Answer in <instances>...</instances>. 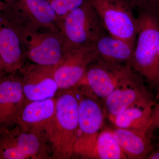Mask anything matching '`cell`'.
<instances>
[{
	"label": "cell",
	"instance_id": "6da1fadb",
	"mask_svg": "<svg viewBox=\"0 0 159 159\" xmlns=\"http://www.w3.org/2000/svg\"><path fill=\"white\" fill-rule=\"evenodd\" d=\"M56 99L55 113L44 130L57 159H69L74 154L79 135L77 87L64 90Z\"/></svg>",
	"mask_w": 159,
	"mask_h": 159
},
{
	"label": "cell",
	"instance_id": "7a4b0ae2",
	"mask_svg": "<svg viewBox=\"0 0 159 159\" xmlns=\"http://www.w3.org/2000/svg\"><path fill=\"white\" fill-rule=\"evenodd\" d=\"M137 38L130 64L152 85L159 83V15L138 11Z\"/></svg>",
	"mask_w": 159,
	"mask_h": 159
},
{
	"label": "cell",
	"instance_id": "3957f363",
	"mask_svg": "<svg viewBox=\"0 0 159 159\" xmlns=\"http://www.w3.org/2000/svg\"><path fill=\"white\" fill-rule=\"evenodd\" d=\"M0 16L19 34L43 29L59 32L58 16L47 0L0 2Z\"/></svg>",
	"mask_w": 159,
	"mask_h": 159
},
{
	"label": "cell",
	"instance_id": "277c9868",
	"mask_svg": "<svg viewBox=\"0 0 159 159\" xmlns=\"http://www.w3.org/2000/svg\"><path fill=\"white\" fill-rule=\"evenodd\" d=\"M57 27L67 50L93 43L106 31L97 12L86 1L58 20Z\"/></svg>",
	"mask_w": 159,
	"mask_h": 159
},
{
	"label": "cell",
	"instance_id": "5b68a950",
	"mask_svg": "<svg viewBox=\"0 0 159 159\" xmlns=\"http://www.w3.org/2000/svg\"><path fill=\"white\" fill-rule=\"evenodd\" d=\"M97 12L106 31L135 46L138 21L127 0H86Z\"/></svg>",
	"mask_w": 159,
	"mask_h": 159
},
{
	"label": "cell",
	"instance_id": "8992f818",
	"mask_svg": "<svg viewBox=\"0 0 159 159\" xmlns=\"http://www.w3.org/2000/svg\"><path fill=\"white\" fill-rule=\"evenodd\" d=\"M86 87L87 91H83L78 98L79 135L74 148L75 153L80 155L94 150L105 115L99 98Z\"/></svg>",
	"mask_w": 159,
	"mask_h": 159
},
{
	"label": "cell",
	"instance_id": "52a82bcc",
	"mask_svg": "<svg viewBox=\"0 0 159 159\" xmlns=\"http://www.w3.org/2000/svg\"><path fill=\"white\" fill-rule=\"evenodd\" d=\"M26 58L35 64L56 66L67 49L59 32L43 29L19 34Z\"/></svg>",
	"mask_w": 159,
	"mask_h": 159
},
{
	"label": "cell",
	"instance_id": "ba28073f",
	"mask_svg": "<svg viewBox=\"0 0 159 159\" xmlns=\"http://www.w3.org/2000/svg\"><path fill=\"white\" fill-rule=\"evenodd\" d=\"M134 70L122 84L104 99L109 116H116L127 109L146 108L155 104L150 93Z\"/></svg>",
	"mask_w": 159,
	"mask_h": 159
},
{
	"label": "cell",
	"instance_id": "9c48e42d",
	"mask_svg": "<svg viewBox=\"0 0 159 159\" xmlns=\"http://www.w3.org/2000/svg\"><path fill=\"white\" fill-rule=\"evenodd\" d=\"M99 59L94 43L67 50L54 71L58 89L64 90L77 86L89 67Z\"/></svg>",
	"mask_w": 159,
	"mask_h": 159
},
{
	"label": "cell",
	"instance_id": "30bf717a",
	"mask_svg": "<svg viewBox=\"0 0 159 159\" xmlns=\"http://www.w3.org/2000/svg\"><path fill=\"white\" fill-rule=\"evenodd\" d=\"M132 70L130 62L116 64L99 59L89 67L78 85L86 86L98 98L104 99L122 84Z\"/></svg>",
	"mask_w": 159,
	"mask_h": 159
},
{
	"label": "cell",
	"instance_id": "8fae6325",
	"mask_svg": "<svg viewBox=\"0 0 159 159\" xmlns=\"http://www.w3.org/2000/svg\"><path fill=\"white\" fill-rule=\"evenodd\" d=\"M56 66L33 63L21 69L23 91L26 101H37L54 97L58 90L54 78Z\"/></svg>",
	"mask_w": 159,
	"mask_h": 159
},
{
	"label": "cell",
	"instance_id": "7c38bea8",
	"mask_svg": "<svg viewBox=\"0 0 159 159\" xmlns=\"http://www.w3.org/2000/svg\"><path fill=\"white\" fill-rule=\"evenodd\" d=\"M45 136L42 132L21 128L12 144L3 150L2 157L6 159L46 158Z\"/></svg>",
	"mask_w": 159,
	"mask_h": 159
},
{
	"label": "cell",
	"instance_id": "4fadbf2b",
	"mask_svg": "<svg viewBox=\"0 0 159 159\" xmlns=\"http://www.w3.org/2000/svg\"><path fill=\"white\" fill-rule=\"evenodd\" d=\"M0 53L4 66L10 71L20 70L26 58L19 34L0 16Z\"/></svg>",
	"mask_w": 159,
	"mask_h": 159
},
{
	"label": "cell",
	"instance_id": "5bb4252c",
	"mask_svg": "<svg viewBox=\"0 0 159 159\" xmlns=\"http://www.w3.org/2000/svg\"><path fill=\"white\" fill-rule=\"evenodd\" d=\"M55 106L56 98L54 97L26 101L18 116L20 126L25 129L37 130L44 133L45 129L54 117Z\"/></svg>",
	"mask_w": 159,
	"mask_h": 159
},
{
	"label": "cell",
	"instance_id": "9a60e30c",
	"mask_svg": "<svg viewBox=\"0 0 159 159\" xmlns=\"http://www.w3.org/2000/svg\"><path fill=\"white\" fill-rule=\"evenodd\" d=\"M94 45L99 59L116 64L130 62L135 46L111 35L106 31L99 35Z\"/></svg>",
	"mask_w": 159,
	"mask_h": 159
},
{
	"label": "cell",
	"instance_id": "2e32d148",
	"mask_svg": "<svg viewBox=\"0 0 159 159\" xmlns=\"http://www.w3.org/2000/svg\"><path fill=\"white\" fill-rule=\"evenodd\" d=\"M113 134L123 153L129 159H146L153 150L147 131L116 128Z\"/></svg>",
	"mask_w": 159,
	"mask_h": 159
},
{
	"label": "cell",
	"instance_id": "e0dca14e",
	"mask_svg": "<svg viewBox=\"0 0 159 159\" xmlns=\"http://www.w3.org/2000/svg\"><path fill=\"white\" fill-rule=\"evenodd\" d=\"M152 107L127 109L116 116H109L116 128L148 131L152 121Z\"/></svg>",
	"mask_w": 159,
	"mask_h": 159
},
{
	"label": "cell",
	"instance_id": "ac0fdd59",
	"mask_svg": "<svg viewBox=\"0 0 159 159\" xmlns=\"http://www.w3.org/2000/svg\"><path fill=\"white\" fill-rule=\"evenodd\" d=\"M95 159H126L127 157L115 139L112 130L100 131L95 148Z\"/></svg>",
	"mask_w": 159,
	"mask_h": 159
},
{
	"label": "cell",
	"instance_id": "d6986e66",
	"mask_svg": "<svg viewBox=\"0 0 159 159\" xmlns=\"http://www.w3.org/2000/svg\"><path fill=\"white\" fill-rule=\"evenodd\" d=\"M56 12L58 20L82 5L86 0H47Z\"/></svg>",
	"mask_w": 159,
	"mask_h": 159
},
{
	"label": "cell",
	"instance_id": "ffe728a7",
	"mask_svg": "<svg viewBox=\"0 0 159 159\" xmlns=\"http://www.w3.org/2000/svg\"><path fill=\"white\" fill-rule=\"evenodd\" d=\"M134 9L159 15V0H127Z\"/></svg>",
	"mask_w": 159,
	"mask_h": 159
},
{
	"label": "cell",
	"instance_id": "44dd1931",
	"mask_svg": "<svg viewBox=\"0 0 159 159\" xmlns=\"http://www.w3.org/2000/svg\"><path fill=\"white\" fill-rule=\"evenodd\" d=\"M159 129V102L155 103L152 107V121L148 130Z\"/></svg>",
	"mask_w": 159,
	"mask_h": 159
},
{
	"label": "cell",
	"instance_id": "7402d4cb",
	"mask_svg": "<svg viewBox=\"0 0 159 159\" xmlns=\"http://www.w3.org/2000/svg\"><path fill=\"white\" fill-rule=\"evenodd\" d=\"M146 159H159V148L156 150H152Z\"/></svg>",
	"mask_w": 159,
	"mask_h": 159
},
{
	"label": "cell",
	"instance_id": "603a6c76",
	"mask_svg": "<svg viewBox=\"0 0 159 159\" xmlns=\"http://www.w3.org/2000/svg\"><path fill=\"white\" fill-rule=\"evenodd\" d=\"M15 0H0V2L4 4H9L13 2Z\"/></svg>",
	"mask_w": 159,
	"mask_h": 159
},
{
	"label": "cell",
	"instance_id": "cb8c5ba5",
	"mask_svg": "<svg viewBox=\"0 0 159 159\" xmlns=\"http://www.w3.org/2000/svg\"><path fill=\"white\" fill-rule=\"evenodd\" d=\"M156 98L157 99H159V83L158 84Z\"/></svg>",
	"mask_w": 159,
	"mask_h": 159
},
{
	"label": "cell",
	"instance_id": "d4e9b609",
	"mask_svg": "<svg viewBox=\"0 0 159 159\" xmlns=\"http://www.w3.org/2000/svg\"><path fill=\"white\" fill-rule=\"evenodd\" d=\"M4 66V64H3L2 60L1 57V53H0V67Z\"/></svg>",
	"mask_w": 159,
	"mask_h": 159
},
{
	"label": "cell",
	"instance_id": "484cf974",
	"mask_svg": "<svg viewBox=\"0 0 159 159\" xmlns=\"http://www.w3.org/2000/svg\"></svg>",
	"mask_w": 159,
	"mask_h": 159
}]
</instances>
